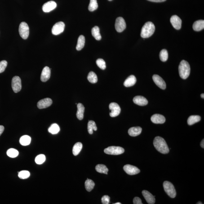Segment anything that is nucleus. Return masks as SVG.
<instances>
[{"instance_id":"obj_1","label":"nucleus","mask_w":204,"mask_h":204,"mask_svg":"<svg viewBox=\"0 0 204 204\" xmlns=\"http://www.w3.org/2000/svg\"><path fill=\"white\" fill-rule=\"evenodd\" d=\"M153 143L156 149L160 153L167 154L170 152L167 143L165 139L161 137H156L153 140Z\"/></svg>"},{"instance_id":"obj_2","label":"nucleus","mask_w":204,"mask_h":204,"mask_svg":"<svg viewBox=\"0 0 204 204\" xmlns=\"http://www.w3.org/2000/svg\"><path fill=\"white\" fill-rule=\"evenodd\" d=\"M155 31L154 24L151 22H147L142 28L141 36L143 38H148L152 35Z\"/></svg>"},{"instance_id":"obj_3","label":"nucleus","mask_w":204,"mask_h":204,"mask_svg":"<svg viewBox=\"0 0 204 204\" xmlns=\"http://www.w3.org/2000/svg\"><path fill=\"white\" fill-rule=\"evenodd\" d=\"M179 76L183 79L188 78L190 73L191 68L189 63L185 60L180 62L179 68Z\"/></svg>"},{"instance_id":"obj_4","label":"nucleus","mask_w":204,"mask_h":204,"mask_svg":"<svg viewBox=\"0 0 204 204\" xmlns=\"http://www.w3.org/2000/svg\"><path fill=\"white\" fill-rule=\"evenodd\" d=\"M163 186L165 192L172 198H175L176 196V191L172 183L168 181H165Z\"/></svg>"},{"instance_id":"obj_5","label":"nucleus","mask_w":204,"mask_h":204,"mask_svg":"<svg viewBox=\"0 0 204 204\" xmlns=\"http://www.w3.org/2000/svg\"><path fill=\"white\" fill-rule=\"evenodd\" d=\"M19 34L23 39H26L29 34V27L25 22H22L19 25Z\"/></svg>"},{"instance_id":"obj_6","label":"nucleus","mask_w":204,"mask_h":204,"mask_svg":"<svg viewBox=\"0 0 204 204\" xmlns=\"http://www.w3.org/2000/svg\"><path fill=\"white\" fill-rule=\"evenodd\" d=\"M104 152L108 155H119L125 152V150L120 147L112 146L105 148Z\"/></svg>"},{"instance_id":"obj_7","label":"nucleus","mask_w":204,"mask_h":204,"mask_svg":"<svg viewBox=\"0 0 204 204\" xmlns=\"http://www.w3.org/2000/svg\"><path fill=\"white\" fill-rule=\"evenodd\" d=\"M13 91L15 93L20 91L22 88L21 80L20 77L15 76L13 77L11 82Z\"/></svg>"},{"instance_id":"obj_8","label":"nucleus","mask_w":204,"mask_h":204,"mask_svg":"<svg viewBox=\"0 0 204 204\" xmlns=\"http://www.w3.org/2000/svg\"><path fill=\"white\" fill-rule=\"evenodd\" d=\"M109 108L111 111L110 115L112 117H115L119 115L121 112V108L117 103H112L110 104Z\"/></svg>"},{"instance_id":"obj_9","label":"nucleus","mask_w":204,"mask_h":204,"mask_svg":"<svg viewBox=\"0 0 204 204\" xmlns=\"http://www.w3.org/2000/svg\"><path fill=\"white\" fill-rule=\"evenodd\" d=\"M126 22L123 18L118 17L116 19L115 27L117 32L121 33L126 29Z\"/></svg>"},{"instance_id":"obj_10","label":"nucleus","mask_w":204,"mask_h":204,"mask_svg":"<svg viewBox=\"0 0 204 204\" xmlns=\"http://www.w3.org/2000/svg\"><path fill=\"white\" fill-rule=\"evenodd\" d=\"M65 25L63 22H59L56 23L52 28V33L55 35L60 34L64 32Z\"/></svg>"},{"instance_id":"obj_11","label":"nucleus","mask_w":204,"mask_h":204,"mask_svg":"<svg viewBox=\"0 0 204 204\" xmlns=\"http://www.w3.org/2000/svg\"><path fill=\"white\" fill-rule=\"evenodd\" d=\"M123 169L125 172L129 175H134L139 174L140 172V170L136 166L130 165H125Z\"/></svg>"},{"instance_id":"obj_12","label":"nucleus","mask_w":204,"mask_h":204,"mask_svg":"<svg viewBox=\"0 0 204 204\" xmlns=\"http://www.w3.org/2000/svg\"><path fill=\"white\" fill-rule=\"evenodd\" d=\"M52 100L50 98L41 99L37 103V107L39 109H43L50 107L52 104Z\"/></svg>"},{"instance_id":"obj_13","label":"nucleus","mask_w":204,"mask_h":204,"mask_svg":"<svg viewBox=\"0 0 204 204\" xmlns=\"http://www.w3.org/2000/svg\"><path fill=\"white\" fill-rule=\"evenodd\" d=\"M152 78L155 84L163 90L166 89V84L164 80L160 76L157 75H154L152 77Z\"/></svg>"},{"instance_id":"obj_14","label":"nucleus","mask_w":204,"mask_h":204,"mask_svg":"<svg viewBox=\"0 0 204 204\" xmlns=\"http://www.w3.org/2000/svg\"><path fill=\"white\" fill-rule=\"evenodd\" d=\"M170 22L172 25L175 29L179 30L181 28L182 21L181 19L177 15H172L170 18Z\"/></svg>"},{"instance_id":"obj_15","label":"nucleus","mask_w":204,"mask_h":204,"mask_svg":"<svg viewBox=\"0 0 204 204\" xmlns=\"http://www.w3.org/2000/svg\"><path fill=\"white\" fill-rule=\"evenodd\" d=\"M56 6V3L55 1H49V2L44 4L42 7V10L44 12H50L52 11L53 10L55 9Z\"/></svg>"},{"instance_id":"obj_16","label":"nucleus","mask_w":204,"mask_h":204,"mask_svg":"<svg viewBox=\"0 0 204 204\" xmlns=\"http://www.w3.org/2000/svg\"><path fill=\"white\" fill-rule=\"evenodd\" d=\"M51 76V70L49 68L46 66L44 68L41 76V81L46 82L49 79Z\"/></svg>"},{"instance_id":"obj_17","label":"nucleus","mask_w":204,"mask_h":204,"mask_svg":"<svg viewBox=\"0 0 204 204\" xmlns=\"http://www.w3.org/2000/svg\"><path fill=\"white\" fill-rule=\"evenodd\" d=\"M143 196L148 204H155V196H153L151 193L146 190H143L142 192Z\"/></svg>"},{"instance_id":"obj_18","label":"nucleus","mask_w":204,"mask_h":204,"mask_svg":"<svg viewBox=\"0 0 204 204\" xmlns=\"http://www.w3.org/2000/svg\"><path fill=\"white\" fill-rule=\"evenodd\" d=\"M151 120L155 124H163L166 121V119L162 115L155 114L153 115L151 117Z\"/></svg>"},{"instance_id":"obj_19","label":"nucleus","mask_w":204,"mask_h":204,"mask_svg":"<svg viewBox=\"0 0 204 204\" xmlns=\"http://www.w3.org/2000/svg\"><path fill=\"white\" fill-rule=\"evenodd\" d=\"M133 101L137 105L140 106L146 105L148 104V101L145 97L141 96H136L133 99Z\"/></svg>"},{"instance_id":"obj_20","label":"nucleus","mask_w":204,"mask_h":204,"mask_svg":"<svg viewBox=\"0 0 204 204\" xmlns=\"http://www.w3.org/2000/svg\"><path fill=\"white\" fill-rule=\"evenodd\" d=\"M136 79L135 76L132 75L127 77L124 83V85L126 87H130L134 86L136 83Z\"/></svg>"},{"instance_id":"obj_21","label":"nucleus","mask_w":204,"mask_h":204,"mask_svg":"<svg viewBox=\"0 0 204 204\" xmlns=\"http://www.w3.org/2000/svg\"><path fill=\"white\" fill-rule=\"evenodd\" d=\"M77 117L78 119L81 120L83 119L84 113V112L85 108L83 104L81 103H78L77 104Z\"/></svg>"},{"instance_id":"obj_22","label":"nucleus","mask_w":204,"mask_h":204,"mask_svg":"<svg viewBox=\"0 0 204 204\" xmlns=\"http://www.w3.org/2000/svg\"><path fill=\"white\" fill-rule=\"evenodd\" d=\"M142 128L140 127L130 128L128 130V134L130 136H136L140 135L142 132Z\"/></svg>"},{"instance_id":"obj_23","label":"nucleus","mask_w":204,"mask_h":204,"mask_svg":"<svg viewBox=\"0 0 204 204\" xmlns=\"http://www.w3.org/2000/svg\"><path fill=\"white\" fill-rule=\"evenodd\" d=\"M204 28V20H197L193 23V30L197 32L202 30Z\"/></svg>"},{"instance_id":"obj_24","label":"nucleus","mask_w":204,"mask_h":204,"mask_svg":"<svg viewBox=\"0 0 204 204\" xmlns=\"http://www.w3.org/2000/svg\"><path fill=\"white\" fill-rule=\"evenodd\" d=\"M91 34L93 37L96 40L99 41L101 39V36L100 33L99 28L98 26L94 27L91 30Z\"/></svg>"},{"instance_id":"obj_25","label":"nucleus","mask_w":204,"mask_h":204,"mask_svg":"<svg viewBox=\"0 0 204 204\" xmlns=\"http://www.w3.org/2000/svg\"><path fill=\"white\" fill-rule=\"evenodd\" d=\"M85 38L83 35L80 36L77 40V42L76 49L78 51L82 50L84 46Z\"/></svg>"},{"instance_id":"obj_26","label":"nucleus","mask_w":204,"mask_h":204,"mask_svg":"<svg viewBox=\"0 0 204 204\" xmlns=\"http://www.w3.org/2000/svg\"><path fill=\"white\" fill-rule=\"evenodd\" d=\"M201 117L198 115H191L190 116L188 119L187 122L188 125H192L200 121Z\"/></svg>"},{"instance_id":"obj_27","label":"nucleus","mask_w":204,"mask_h":204,"mask_svg":"<svg viewBox=\"0 0 204 204\" xmlns=\"http://www.w3.org/2000/svg\"><path fill=\"white\" fill-rule=\"evenodd\" d=\"M31 138L28 135H24L20 138L19 142L22 145L24 146H28L30 144Z\"/></svg>"},{"instance_id":"obj_28","label":"nucleus","mask_w":204,"mask_h":204,"mask_svg":"<svg viewBox=\"0 0 204 204\" xmlns=\"http://www.w3.org/2000/svg\"><path fill=\"white\" fill-rule=\"evenodd\" d=\"M82 148V144L80 142H77L73 146V153L75 156H77L80 153Z\"/></svg>"},{"instance_id":"obj_29","label":"nucleus","mask_w":204,"mask_h":204,"mask_svg":"<svg viewBox=\"0 0 204 204\" xmlns=\"http://www.w3.org/2000/svg\"><path fill=\"white\" fill-rule=\"evenodd\" d=\"M96 171L100 173H103L106 174H108V170L106 166L104 165L99 164L96 165L95 167Z\"/></svg>"},{"instance_id":"obj_30","label":"nucleus","mask_w":204,"mask_h":204,"mask_svg":"<svg viewBox=\"0 0 204 204\" xmlns=\"http://www.w3.org/2000/svg\"><path fill=\"white\" fill-rule=\"evenodd\" d=\"M95 185V183L91 179H87L85 181V188L87 191H91L94 189Z\"/></svg>"},{"instance_id":"obj_31","label":"nucleus","mask_w":204,"mask_h":204,"mask_svg":"<svg viewBox=\"0 0 204 204\" xmlns=\"http://www.w3.org/2000/svg\"><path fill=\"white\" fill-rule=\"evenodd\" d=\"M87 129L89 134H93V130L96 131L97 130V128L95 122L93 121H89L88 123Z\"/></svg>"},{"instance_id":"obj_32","label":"nucleus","mask_w":204,"mask_h":204,"mask_svg":"<svg viewBox=\"0 0 204 204\" xmlns=\"http://www.w3.org/2000/svg\"><path fill=\"white\" fill-rule=\"evenodd\" d=\"M87 79L91 83H96L98 81L97 76L94 72H90L88 75Z\"/></svg>"},{"instance_id":"obj_33","label":"nucleus","mask_w":204,"mask_h":204,"mask_svg":"<svg viewBox=\"0 0 204 204\" xmlns=\"http://www.w3.org/2000/svg\"><path fill=\"white\" fill-rule=\"evenodd\" d=\"M48 131L51 134H56L60 131V128L57 124H52L51 126L49 128Z\"/></svg>"},{"instance_id":"obj_34","label":"nucleus","mask_w":204,"mask_h":204,"mask_svg":"<svg viewBox=\"0 0 204 204\" xmlns=\"http://www.w3.org/2000/svg\"><path fill=\"white\" fill-rule=\"evenodd\" d=\"M6 154L8 157H11V158H14L18 155L19 152L16 149L11 148L7 151Z\"/></svg>"},{"instance_id":"obj_35","label":"nucleus","mask_w":204,"mask_h":204,"mask_svg":"<svg viewBox=\"0 0 204 204\" xmlns=\"http://www.w3.org/2000/svg\"><path fill=\"white\" fill-rule=\"evenodd\" d=\"M98 8V4L97 0H90L88 9L90 11H93L96 10Z\"/></svg>"},{"instance_id":"obj_36","label":"nucleus","mask_w":204,"mask_h":204,"mask_svg":"<svg viewBox=\"0 0 204 204\" xmlns=\"http://www.w3.org/2000/svg\"><path fill=\"white\" fill-rule=\"evenodd\" d=\"M168 58V54L167 51L166 49L161 50L160 53V58L161 61L165 62L167 60Z\"/></svg>"},{"instance_id":"obj_37","label":"nucleus","mask_w":204,"mask_h":204,"mask_svg":"<svg viewBox=\"0 0 204 204\" xmlns=\"http://www.w3.org/2000/svg\"><path fill=\"white\" fill-rule=\"evenodd\" d=\"M46 161V157L43 154H40L36 157L35 161L36 163L38 165H41L43 163Z\"/></svg>"},{"instance_id":"obj_38","label":"nucleus","mask_w":204,"mask_h":204,"mask_svg":"<svg viewBox=\"0 0 204 204\" xmlns=\"http://www.w3.org/2000/svg\"><path fill=\"white\" fill-rule=\"evenodd\" d=\"M30 176L29 172L27 170H23L18 172V177L22 179H27Z\"/></svg>"},{"instance_id":"obj_39","label":"nucleus","mask_w":204,"mask_h":204,"mask_svg":"<svg viewBox=\"0 0 204 204\" xmlns=\"http://www.w3.org/2000/svg\"><path fill=\"white\" fill-rule=\"evenodd\" d=\"M96 64L99 68L102 70H104L106 68V64L105 61L103 59H98L96 60Z\"/></svg>"},{"instance_id":"obj_40","label":"nucleus","mask_w":204,"mask_h":204,"mask_svg":"<svg viewBox=\"0 0 204 204\" xmlns=\"http://www.w3.org/2000/svg\"><path fill=\"white\" fill-rule=\"evenodd\" d=\"M7 64L8 63L6 60H3L0 62V73L4 71Z\"/></svg>"},{"instance_id":"obj_41","label":"nucleus","mask_w":204,"mask_h":204,"mask_svg":"<svg viewBox=\"0 0 204 204\" xmlns=\"http://www.w3.org/2000/svg\"><path fill=\"white\" fill-rule=\"evenodd\" d=\"M110 200V198L108 196L105 195L102 197L101 201L103 204H109Z\"/></svg>"},{"instance_id":"obj_42","label":"nucleus","mask_w":204,"mask_h":204,"mask_svg":"<svg viewBox=\"0 0 204 204\" xmlns=\"http://www.w3.org/2000/svg\"><path fill=\"white\" fill-rule=\"evenodd\" d=\"M133 203L134 204H143L141 200L139 197H135L133 200Z\"/></svg>"},{"instance_id":"obj_43","label":"nucleus","mask_w":204,"mask_h":204,"mask_svg":"<svg viewBox=\"0 0 204 204\" xmlns=\"http://www.w3.org/2000/svg\"><path fill=\"white\" fill-rule=\"evenodd\" d=\"M148 1H151V2H165L166 0H148Z\"/></svg>"},{"instance_id":"obj_44","label":"nucleus","mask_w":204,"mask_h":204,"mask_svg":"<svg viewBox=\"0 0 204 204\" xmlns=\"http://www.w3.org/2000/svg\"><path fill=\"white\" fill-rule=\"evenodd\" d=\"M4 130V127L3 126H0V136L2 135Z\"/></svg>"},{"instance_id":"obj_45","label":"nucleus","mask_w":204,"mask_h":204,"mask_svg":"<svg viewBox=\"0 0 204 204\" xmlns=\"http://www.w3.org/2000/svg\"><path fill=\"white\" fill-rule=\"evenodd\" d=\"M200 145L201 146V148H204V139H203L202 140V141H201V144H200Z\"/></svg>"},{"instance_id":"obj_46","label":"nucleus","mask_w":204,"mask_h":204,"mask_svg":"<svg viewBox=\"0 0 204 204\" xmlns=\"http://www.w3.org/2000/svg\"><path fill=\"white\" fill-rule=\"evenodd\" d=\"M201 97L203 98H204V94H202L201 95Z\"/></svg>"},{"instance_id":"obj_47","label":"nucleus","mask_w":204,"mask_h":204,"mask_svg":"<svg viewBox=\"0 0 204 204\" xmlns=\"http://www.w3.org/2000/svg\"><path fill=\"white\" fill-rule=\"evenodd\" d=\"M197 204H202L203 203H201L200 202V201H199L197 203Z\"/></svg>"},{"instance_id":"obj_48","label":"nucleus","mask_w":204,"mask_h":204,"mask_svg":"<svg viewBox=\"0 0 204 204\" xmlns=\"http://www.w3.org/2000/svg\"><path fill=\"white\" fill-rule=\"evenodd\" d=\"M121 204V203L117 202V203H115L114 204Z\"/></svg>"},{"instance_id":"obj_49","label":"nucleus","mask_w":204,"mask_h":204,"mask_svg":"<svg viewBox=\"0 0 204 204\" xmlns=\"http://www.w3.org/2000/svg\"><path fill=\"white\" fill-rule=\"evenodd\" d=\"M108 1H112V0H108Z\"/></svg>"}]
</instances>
